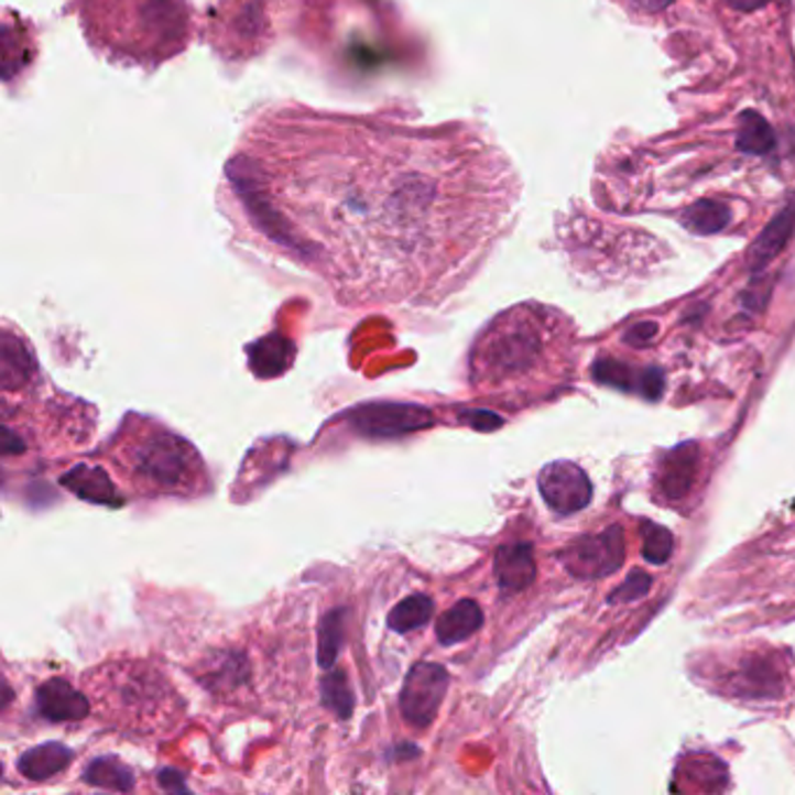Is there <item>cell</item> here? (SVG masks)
I'll return each instance as SVG.
<instances>
[{"mask_svg":"<svg viewBox=\"0 0 795 795\" xmlns=\"http://www.w3.org/2000/svg\"><path fill=\"white\" fill-rule=\"evenodd\" d=\"M83 780L112 791H131L133 788V772L117 759H96L87 765Z\"/></svg>","mask_w":795,"mask_h":795,"instance_id":"d6986e66","label":"cell"},{"mask_svg":"<svg viewBox=\"0 0 795 795\" xmlns=\"http://www.w3.org/2000/svg\"><path fill=\"white\" fill-rule=\"evenodd\" d=\"M62 486L68 488L70 492H75L79 500L87 502H96V504H115L117 500V490L112 486V481L108 479V473L98 467H89V465H77L75 469H70L68 473L62 476Z\"/></svg>","mask_w":795,"mask_h":795,"instance_id":"5bb4252c","label":"cell"},{"mask_svg":"<svg viewBox=\"0 0 795 795\" xmlns=\"http://www.w3.org/2000/svg\"><path fill=\"white\" fill-rule=\"evenodd\" d=\"M732 220V213L719 202H700L684 213V222L695 233H717Z\"/></svg>","mask_w":795,"mask_h":795,"instance_id":"ffe728a7","label":"cell"},{"mask_svg":"<svg viewBox=\"0 0 795 795\" xmlns=\"http://www.w3.org/2000/svg\"><path fill=\"white\" fill-rule=\"evenodd\" d=\"M551 369V325L530 306L511 308L479 336L469 355L471 388L488 396H525Z\"/></svg>","mask_w":795,"mask_h":795,"instance_id":"3957f363","label":"cell"},{"mask_svg":"<svg viewBox=\"0 0 795 795\" xmlns=\"http://www.w3.org/2000/svg\"><path fill=\"white\" fill-rule=\"evenodd\" d=\"M734 686L747 698H777L784 686V677L772 658L753 655V658L742 663L740 677L734 674Z\"/></svg>","mask_w":795,"mask_h":795,"instance_id":"7c38bea8","label":"cell"},{"mask_svg":"<svg viewBox=\"0 0 795 795\" xmlns=\"http://www.w3.org/2000/svg\"><path fill=\"white\" fill-rule=\"evenodd\" d=\"M483 625V611L473 600L457 602L448 609L439 621H436V638L444 646H453L457 642H465L467 638Z\"/></svg>","mask_w":795,"mask_h":795,"instance_id":"9a60e30c","label":"cell"},{"mask_svg":"<svg viewBox=\"0 0 795 795\" xmlns=\"http://www.w3.org/2000/svg\"><path fill=\"white\" fill-rule=\"evenodd\" d=\"M14 348H17V357H12L14 352L8 346L3 348V388L6 390L19 388L35 371L33 360L26 355V350L19 346H14Z\"/></svg>","mask_w":795,"mask_h":795,"instance_id":"603a6c76","label":"cell"},{"mask_svg":"<svg viewBox=\"0 0 795 795\" xmlns=\"http://www.w3.org/2000/svg\"><path fill=\"white\" fill-rule=\"evenodd\" d=\"M536 574L530 544H509L494 555V576L504 592H521L532 586Z\"/></svg>","mask_w":795,"mask_h":795,"instance_id":"30bf717a","label":"cell"},{"mask_svg":"<svg viewBox=\"0 0 795 795\" xmlns=\"http://www.w3.org/2000/svg\"><path fill=\"white\" fill-rule=\"evenodd\" d=\"M432 613H434V602L427 598V595H411V598L402 600L390 611L388 625L394 632H411L429 623Z\"/></svg>","mask_w":795,"mask_h":795,"instance_id":"ac0fdd59","label":"cell"},{"mask_svg":"<svg viewBox=\"0 0 795 795\" xmlns=\"http://www.w3.org/2000/svg\"><path fill=\"white\" fill-rule=\"evenodd\" d=\"M96 719L117 732L162 740L185 719V700L166 674L148 661H110L83 674Z\"/></svg>","mask_w":795,"mask_h":795,"instance_id":"7a4b0ae2","label":"cell"},{"mask_svg":"<svg viewBox=\"0 0 795 795\" xmlns=\"http://www.w3.org/2000/svg\"><path fill=\"white\" fill-rule=\"evenodd\" d=\"M728 3H730L732 8H738V10L751 12V10H759V8L767 6V3H770V0H728Z\"/></svg>","mask_w":795,"mask_h":795,"instance_id":"4316f807","label":"cell"},{"mask_svg":"<svg viewBox=\"0 0 795 795\" xmlns=\"http://www.w3.org/2000/svg\"><path fill=\"white\" fill-rule=\"evenodd\" d=\"M357 427L369 434H396L429 425V415L423 409L409 406H369L355 415Z\"/></svg>","mask_w":795,"mask_h":795,"instance_id":"8fae6325","label":"cell"},{"mask_svg":"<svg viewBox=\"0 0 795 795\" xmlns=\"http://www.w3.org/2000/svg\"><path fill=\"white\" fill-rule=\"evenodd\" d=\"M108 462L141 497H202L210 492L204 457L162 423L131 413L108 442Z\"/></svg>","mask_w":795,"mask_h":795,"instance_id":"6da1fadb","label":"cell"},{"mask_svg":"<svg viewBox=\"0 0 795 795\" xmlns=\"http://www.w3.org/2000/svg\"><path fill=\"white\" fill-rule=\"evenodd\" d=\"M595 379L605 385L638 392L646 400L655 402L663 394V373L658 369H644L638 371L630 364H623L619 360H600L592 369Z\"/></svg>","mask_w":795,"mask_h":795,"instance_id":"9c48e42d","label":"cell"},{"mask_svg":"<svg viewBox=\"0 0 795 795\" xmlns=\"http://www.w3.org/2000/svg\"><path fill=\"white\" fill-rule=\"evenodd\" d=\"M655 334H658V325H653V323L634 325L632 329H628V334H625V341H628L630 346H638V348H642V346H646V344L653 339Z\"/></svg>","mask_w":795,"mask_h":795,"instance_id":"d4e9b609","label":"cell"},{"mask_svg":"<svg viewBox=\"0 0 795 795\" xmlns=\"http://www.w3.org/2000/svg\"><path fill=\"white\" fill-rule=\"evenodd\" d=\"M632 3L638 8H642V10H646V12H658V10L667 8V6H672L674 0H632Z\"/></svg>","mask_w":795,"mask_h":795,"instance_id":"484cf974","label":"cell"},{"mask_svg":"<svg viewBox=\"0 0 795 795\" xmlns=\"http://www.w3.org/2000/svg\"><path fill=\"white\" fill-rule=\"evenodd\" d=\"M563 565L579 579H602L625 563V534L611 525L598 534H584L560 555Z\"/></svg>","mask_w":795,"mask_h":795,"instance_id":"277c9868","label":"cell"},{"mask_svg":"<svg viewBox=\"0 0 795 795\" xmlns=\"http://www.w3.org/2000/svg\"><path fill=\"white\" fill-rule=\"evenodd\" d=\"M448 690V672L436 663H417L402 688V717L413 728H427Z\"/></svg>","mask_w":795,"mask_h":795,"instance_id":"5b68a950","label":"cell"},{"mask_svg":"<svg viewBox=\"0 0 795 795\" xmlns=\"http://www.w3.org/2000/svg\"><path fill=\"white\" fill-rule=\"evenodd\" d=\"M795 229V206L784 208L774 220L770 222V227L761 233V238L756 241V248L751 252V264L761 269L767 262H772L777 257L784 246L788 243V238Z\"/></svg>","mask_w":795,"mask_h":795,"instance_id":"2e32d148","label":"cell"},{"mask_svg":"<svg viewBox=\"0 0 795 795\" xmlns=\"http://www.w3.org/2000/svg\"><path fill=\"white\" fill-rule=\"evenodd\" d=\"M642 555L651 565H665L672 558L674 551V536L663 525H655L651 521L642 523Z\"/></svg>","mask_w":795,"mask_h":795,"instance_id":"7402d4cb","label":"cell"},{"mask_svg":"<svg viewBox=\"0 0 795 795\" xmlns=\"http://www.w3.org/2000/svg\"><path fill=\"white\" fill-rule=\"evenodd\" d=\"M774 145V135L770 124L756 112H744L740 119L738 148L747 154H765Z\"/></svg>","mask_w":795,"mask_h":795,"instance_id":"44dd1931","label":"cell"},{"mask_svg":"<svg viewBox=\"0 0 795 795\" xmlns=\"http://www.w3.org/2000/svg\"><path fill=\"white\" fill-rule=\"evenodd\" d=\"M70 761H73V751L68 747L47 742L22 753L17 761V770L22 772L26 780L45 782L56 777V774H62L70 765Z\"/></svg>","mask_w":795,"mask_h":795,"instance_id":"4fadbf2b","label":"cell"},{"mask_svg":"<svg viewBox=\"0 0 795 795\" xmlns=\"http://www.w3.org/2000/svg\"><path fill=\"white\" fill-rule=\"evenodd\" d=\"M294 360V348L285 339H264L262 344H254L250 348V367L262 379H273V375L283 373Z\"/></svg>","mask_w":795,"mask_h":795,"instance_id":"e0dca14e","label":"cell"},{"mask_svg":"<svg viewBox=\"0 0 795 795\" xmlns=\"http://www.w3.org/2000/svg\"><path fill=\"white\" fill-rule=\"evenodd\" d=\"M35 707L52 723H79L91 714V703L83 688H73L66 679H50L35 690Z\"/></svg>","mask_w":795,"mask_h":795,"instance_id":"ba28073f","label":"cell"},{"mask_svg":"<svg viewBox=\"0 0 795 795\" xmlns=\"http://www.w3.org/2000/svg\"><path fill=\"white\" fill-rule=\"evenodd\" d=\"M544 502L560 515H571L590 504L592 486L586 471L569 460L551 462L540 473Z\"/></svg>","mask_w":795,"mask_h":795,"instance_id":"8992f818","label":"cell"},{"mask_svg":"<svg viewBox=\"0 0 795 795\" xmlns=\"http://www.w3.org/2000/svg\"><path fill=\"white\" fill-rule=\"evenodd\" d=\"M649 588H651V576L646 571H642V569H632V574L628 576V581L609 595V602L611 605H616V602H634V600L644 598V595L649 592Z\"/></svg>","mask_w":795,"mask_h":795,"instance_id":"cb8c5ba5","label":"cell"},{"mask_svg":"<svg viewBox=\"0 0 795 795\" xmlns=\"http://www.w3.org/2000/svg\"><path fill=\"white\" fill-rule=\"evenodd\" d=\"M700 476V446L695 442H686L674 446L665 453L658 462V473H655V483L658 492L667 504L682 502L690 494L695 481Z\"/></svg>","mask_w":795,"mask_h":795,"instance_id":"52a82bcc","label":"cell"}]
</instances>
